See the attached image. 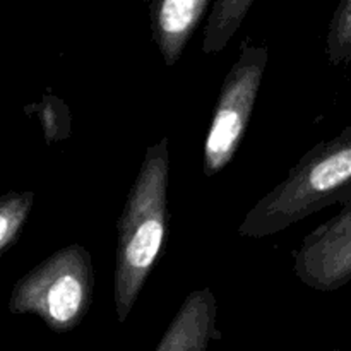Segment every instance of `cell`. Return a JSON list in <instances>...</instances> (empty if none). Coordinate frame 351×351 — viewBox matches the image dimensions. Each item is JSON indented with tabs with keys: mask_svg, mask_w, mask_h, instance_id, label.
<instances>
[{
	"mask_svg": "<svg viewBox=\"0 0 351 351\" xmlns=\"http://www.w3.org/2000/svg\"><path fill=\"white\" fill-rule=\"evenodd\" d=\"M168 137L149 146L119 218L115 257L117 319L125 322L154 264L168 232Z\"/></svg>",
	"mask_w": 351,
	"mask_h": 351,
	"instance_id": "6da1fadb",
	"label": "cell"
},
{
	"mask_svg": "<svg viewBox=\"0 0 351 351\" xmlns=\"http://www.w3.org/2000/svg\"><path fill=\"white\" fill-rule=\"evenodd\" d=\"M351 194V122L329 141L312 147L281 184L267 192L245 215L239 235L264 239Z\"/></svg>",
	"mask_w": 351,
	"mask_h": 351,
	"instance_id": "7a4b0ae2",
	"label": "cell"
},
{
	"mask_svg": "<svg viewBox=\"0 0 351 351\" xmlns=\"http://www.w3.org/2000/svg\"><path fill=\"white\" fill-rule=\"evenodd\" d=\"M93 293L91 254L72 243L51 254L14 285L9 311L38 315L53 332H69L86 317Z\"/></svg>",
	"mask_w": 351,
	"mask_h": 351,
	"instance_id": "3957f363",
	"label": "cell"
},
{
	"mask_svg": "<svg viewBox=\"0 0 351 351\" xmlns=\"http://www.w3.org/2000/svg\"><path fill=\"white\" fill-rule=\"evenodd\" d=\"M267 58L266 47L249 43L240 47L239 58L223 81L204 141V171L208 177L219 173L235 158L259 96Z\"/></svg>",
	"mask_w": 351,
	"mask_h": 351,
	"instance_id": "277c9868",
	"label": "cell"
},
{
	"mask_svg": "<svg viewBox=\"0 0 351 351\" xmlns=\"http://www.w3.org/2000/svg\"><path fill=\"white\" fill-rule=\"evenodd\" d=\"M295 276L315 291H336L351 281V194L341 211L304 239L295 252Z\"/></svg>",
	"mask_w": 351,
	"mask_h": 351,
	"instance_id": "5b68a950",
	"label": "cell"
},
{
	"mask_svg": "<svg viewBox=\"0 0 351 351\" xmlns=\"http://www.w3.org/2000/svg\"><path fill=\"white\" fill-rule=\"evenodd\" d=\"M209 0H149L151 36L167 67L180 60Z\"/></svg>",
	"mask_w": 351,
	"mask_h": 351,
	"instance_id": "8992f818",
	"label": "cell"
},
{
	"mask_svg": "<svg viewBox=\"0 0 351 351\" xmlns=\"http://www.w3.org/2000/svg\"><path fill=\"white\" fill-rule=\"evenodd\" d=\"M218 305L209 288H201L185 297L154 351H206L216 331Z\"/></svg>",
	"mask_w": 351,
	"mask_h": 351,
	"instance_id": "52a82bcc",
	"label": "cell"
},
{
	"mask_svg": "<svg viewBox=\"0 0 351 351\" xmlns=\"http://www.w3.org/2000/svg\"><path fill=\"white\" fill-rule=\"evenodd\" d=\"M256 0H216L204 27L202 51L221 53L242 26Z\"/></svg>",
	"mask_w": 351,
	"mask_h": 351,
	"instance_id": "ba28073f",
	"label": "cell"
},
{
	"mask_svg": "<svg viewBox=\"0 0 351 351\" xmlns=\"http://www.w3.org/2000/svg\"><path fill=\"white\" fill-rule=\"evenodd\" d=\"M34 204V192L10 191L0 195V256L14 245Z\"/></svg>",
	"mask_w": 351,
	"mask_h": 351,
	"instance_id": "9c48e42d",
	"label": "cell"
},
{
	"mask_svg": "<svg viewBox=\"0 0 351 351\" xmlns=\"http://www.w3.org/2000/svg\"><path fill=\"white\" fill-rule=\"evenodd\" d=\"M24 110L26 113H36L48 144L58 143L71 136V112L57 96L45 95L40 103L27 105Z\"/></svg>",
	"mask_w": 351,
	"mask_h": 351,
	"instance_id": "30bf717a",
	"label": "cell"
},
{
	"mask_svg": "<svg viewBox=\"0 0 351 351\" xmlns=\"http://www.w3.org/2000/svg\"><path fill=\"white\" fill-rule=\"evenodd\" d=\"M326 55L331 65L351 62V0H339L326 36Z\"/></svg>",
	"mask_w": 351,
	"mask_h": 351,
	"instance_id": "8fae6325",
	"label": "cell"
},
{
	"mask_svg": "<svg viewBox=\"0 0 351 351\" xmlns=\"http://www.w3.org/2000/svg\"><path fill=\"white\" fill-rule=\"evenodd\" d=\"M332 351H339V350H332Z\"/></svg>",
	"mask_w": 351,
	"mask_h": 351,
	"instance_id": "7c38bea8",
	"label": "cell"
}]
</instances>
